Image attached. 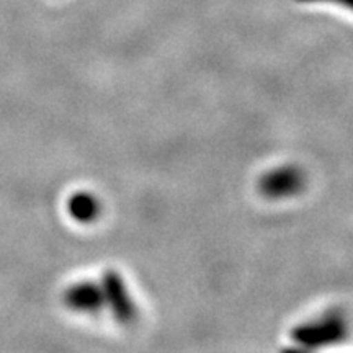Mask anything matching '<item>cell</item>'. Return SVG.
Returning a JSON list of instances; mask_svg holds the SVG:
<instances>
[{"instance_id": "cell-1", "label": "cell", "mask_w": 353, "mask_h": 353, "mask_svg": "<svg viewBox=\"0 0 353 353\" xmlns=\"http://www.w3.org/2000/svg\"><path fill=\"white\" fill-rule=\"evenodd\" d=\"M347 332V324L343 317L337 312H330L319 317V319L307 322V324L298 325L296 330H293L294 342H298L301 347H321L327 343L339 342L343 339Z\"/></svg>"}, {"instance_id": "cell-2", "label": "cell", "mask_w": 353, "mask_h": 353, "mask_svg": "<svg viewBox=\"0 0 353 353\" xmlns=\"http://www.w3.org/2000/svg\"><path fill=\"white\" fill-rule=\"evenodd\" d=\"M101 290H103L105 304H108L110 309H112L117 321H120L121 324H131V322L136 321L138 307H136L134 301L128 293V288L120 273L113 270L105 273Z\"/></svg>"}, {"instance_id": "cell-3", "label": "cell", "mask_w": 353, "mask_h": 353, "mask_svg": "<svg viewBox=\"0 0 353 353\" xmlns=\"http://www.w3.org/2000/svg\"><path fill=\"white\" fill-rule=\"evenodd\" d=\"M303 187L304 174L294 165L278 167L260 180V192L267 198H275V200L296 195Z\"/></svg>"}, {"instance_id": "cell-4", "label": "cell", "mask_w": 353, "mask_h": 353, "mask_svg": "<svg viewBox=\"0 0 353 353\" xmlns=\"http://www.w3.org/2000/svg\"><path fill=\"white\" fill-rule=\"evenodd\" d=\"M64 303L69 309L81 314H95L105 306L103 290L90 281H81L69 286L64 293Z\"/></svg>"}, {"instance_id": "cell-5", "label": "cell", "mask_w": 353, "mask_h": 353, "mask_svg": "<svg viewBox=\"0 0 353 353\" xmlns=\"http://www.w3.org/2000/svg\"><path fill=\"white\" fill-rule=\"evenodd\" d=\"M69 213L72 214L74 219L81 221V223L94 221L100 213L99 200L90 193H77V195L70 198Z\"/></svg>"}, {"instance_id": "cell-6", "label": "cell", "mask_w": 353, "mask_h": 353, "mask_svg": "<svg viewBox=\"0 0 353 353\" xmlns=\"http://www.w3.org/2000/svg\"><path fill=\"white\" fill-rule=\"evenodd\" d=\"M325 2H335V3H339V6H343V7L353 10V0H325Z\"/></svg>"}]
</instances>
